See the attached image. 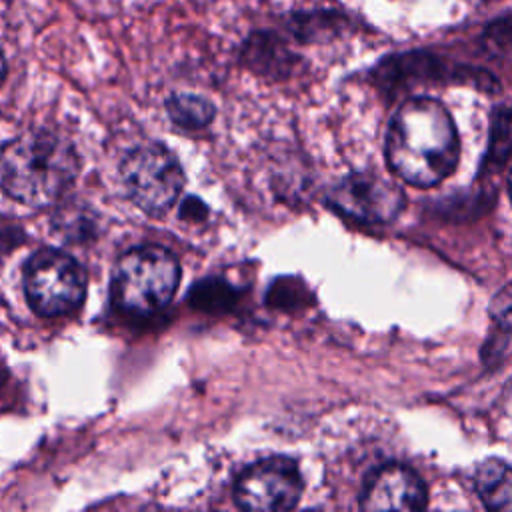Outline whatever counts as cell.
<instances>
[{"label": "cell", "mask_w": 512, "mask_h": 512, "mask_svg": "<svg viewBox=\"0 0 512 512\" xmlns=\"http://www.w3.org/2000/svg\"><path fill=\"white\" fill-rule=\"evenodd\" d=\"M304 482L298 464L270 456L246 466L234 482V500L244 510L284 512L298 504Z\"/></svg>", "instance_id": "6"}, {"label": "cell", "mask_w": 512, "mask_h": 512, "mask_svg": "<svg viewBox=\"0 0 512 512\" xmlns=\"http://www.w3.org/2000/svg\"><path fill=\"white\" fill-rule=\"evenodd\" d=\"M166 110L180 128H204L214 118V104L200 94L176 92L166 100Z\"/></svg>", "instance_id": "11"}, {"label": "cell", "mask_w": 512, "mask_h": 512, "mask_svg": "<svg viewBox=\"0 0 512 512\" xmlns=\"http://www.w3.org/2000/svg\"><path fill=\"white\" fill-rule=\"evenodd\" d=\"M6 380V372H4V368H0V384Z\"/></svg>", "instance_id": "14"}, {"label": "cell", "mask_w": 512, "mask_h": 512, "mask_svg": "<svg viewBox=\"0 0 512 512\" xmlns=\"http://www.w3.org/2000/svg\"><path fill=\"white\" fill-rule=\"evenodd\" d=\"M180 282L178 258L164 246L144 244L124 252L112 272V300L132 316L162 310Z\"/></svg>", "instance_id": "3"}, {"label": "cell", "mask_w": 512, "mask_h": 512, "mask_svg": "<svg viewBox=\"0 0 512 512\" xmlns=\"http://www.w3.org/2000/svg\"><path fill=\"white\" fill-rule=\"evenodd\" d=\"M338 26H344V20L336 12H312V14H294L292 16V32L302 38L300 42H318L324 34L338 32Z\"/></svg>", "instance_id": "12"}, {"label": "cell", "mask_w": 512, "mask_h": 512, "mask_svg": "<svg viewBox=\"0 0 512 512\" xmlns=\"http://www.w3.org/2000/svg\"><path fill=\"white\" fill-rule=\"evenodd\" d=\"M78 168L74 146L50 130L24 132L0 150L4 194L30 208L54 204L72 186Z\"/></svg>", "instance_id": "2"}, {"label": "cell", "mask_w": 512, "mask_h": 512, "mask_svg": "<svg viewBox=\"0 0 512 512\" xmlns=\"http://www.w3.org/2000/svg\"><path fill=\"white\" fill-rule=\"evenodd\" d=\"M126 196L142 212L160 216L172 208L184 188V172L176 156L158 142L138 144L120 162Z\"/></svg>", "instance_id": "4"}, {"label": "cell", "mask_w": 512, "mask_h": 512, "mask_svg": "<svg viewBox=\"0 0 512 512\" xmlns=\"http://www.w3.org/2000/svg\"><path fill=\"white\" fill-rule=\"evenodd\" d=\"M426 486L422 478L402 464L378 468L366 482L362 510H422L426 506Z\"/></svg>", "instance_id": "8"}, {"label": "cell", "mask_w": 512, "mask_h": 512, "mask_svg": "<svg viewBox=\"0 0 512 512\" xmlns=\"http://www.w3.org/2000/svg\"><path fill=\"white\" fill-rule=\"evenodd\" d=\"M458 156L456 124L440 100L414 96L398 106L386 132V160L400 180L432 188L454 172Z\"/></svg>", "instance_id": "1"}, {"label": "cell", "mask_w": 512, "mask_h": 512, "mask_svg": "<svg viewBox=\"0 0 512 512\" xmlns=\"http://www.w3.org/2000/svg\"><path fill=\"white\" fill-rule=\"evenodd\" d=\"M4 78H6V60H4V56H2V52H0V86H2Z\"/></svg>", "instance_id": "13"}, {"label": "cell", "mask_w": 512, "mask_h": 512, "mask_svg": "<svg viewBox=\"0 0 512 512\" xmlns=\"http://www.w3.org/2000/svg\"><path fill=\"white\" fill-rule=\"evenodd\" d=\"M242 60L256 74L272 78L290 74L294 62H298L296 54L290 52L286 42L272 32L250 34L242 46Z\"/></svg>", "instance_id": "9"}, {"label": "cell", "mask_w": 512, "mask_h": 512, "mask_svg": "<svg viewBox=\"0 0 512 512\" xmlns=\"http://www.w3.org/2000/svg\"><path fill=\"white\" fill-rule=\"evenodd\" d=\"M24 294L42 318L70 314L84 302L86 272L70 254L40 248L24 264Z\"/></svg>", "instance_id": "5"}, {"label": "cell", "mask_w": 512, "mask_h": 512, "mask_svg": "<svg viewBox=\"0 0 512 512\" xmlns=\"http://www.w3.org/2000/svg\"><path fill=\"white\" fill-rule=\"evenodd\" d=\"M328 200L340 214L364 224H388L406 204L402 188L374 172L348 174L330 190Z\"/></svg>", "instance_id": "7"}, {"label": "cell", "mask_w": 512, "mask_h": 512, "mask_svg": "<svg viewBox=\"0 0 512 512\" xmlns=\"http://www.w3.org/2000/svg\"><path fill=\"white\" fill-rule=\"evenodd\" d=\"M476 492L482 498L484 506L490 510L510 512L512 508V474L506 462L486 460L478 466L474 476Z\"/></svg>", "instance_id": "10"}]
</instances>
